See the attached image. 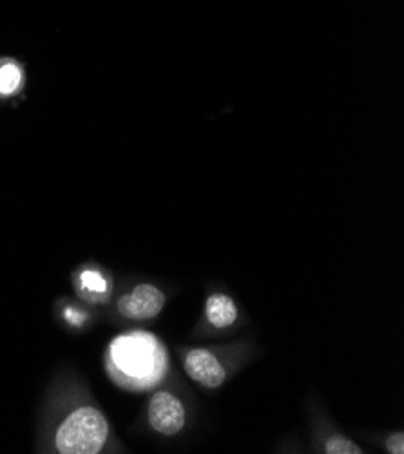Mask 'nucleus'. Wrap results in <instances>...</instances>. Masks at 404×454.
<instances>
[{"label":"nucleus","instance_id":"1","mask_svg":"<svg viewBox=\"0 0 404 454\" xmlns=\"http://www.w3.org/2000/svg\"><path fill=\"white\" fill-rule=\"evenodd\" d=\"M106 368L122 389L147 391L156 387L167 373V351L153 333H123L109 344Z\"/></svg>","mask_w":404,"mask_h":454},{"label":"nucleus","instance_id":"2","mask_svg":"<svg viewBox=\"0 0 404 454\" xmlns=\"http://www.w3.org/2000/svg\"><path fill=\"white\" fill-rule=\"evenodd\" d=\"M109 422L99 407L91 403L75 405L60 419L53 447L60 454H97L109 442Z\"/></svg>","mask_w":404,"mask_h":454},{"label":"nucleus","instance_id":"3","mask_svg":"<svg viewBox=\"0 0 404 454\" xmlns=\"http://www.w3.org/2000/svg\"><path fill=\"white\" fill-rule=\"evenodd\" d=\"M149 424L165 436L179 433L186 426V410L182 402L167 391L156 393L149 402Z\"/></svg>","mask_w":404,"mask_h":454},{"label":"nucleus","instance_id":"4","mask_svg":"<svg viewBox=\"0 0 404 454\" xmlns=\"http://www.w3.org/2000/svg\"><path fill=\"white\" fill-rule=\"evenodd\" d=\"M165 304V295L151 285H140L118 301V313L131 321H147L156 317Z\"/></svg>","mask_w":404,"mask_h":454},{"label":"nucleus","instance_id":"5","mask_svg":"<svg viewBox=\"0 0 404 454\" xmlns=\"http://www.w3.org/2000/svg\"><path fill=\"white\" fill-rule=\"evenodd\" d=\"M186 372L198 384L214 389L226 382V370L207 349H193L186 356Z\"/></svg>","mask_w":404,"mask_h":454},{"label":"nucleus","instance_id":"6","mask_svg":"<svg viewBox=\"0 0 404 454\" xmlns=\"http://www.w3.org/2000/svg\"><path fill=\"white\" fill-rule=\"evenodd\" d=\"M73 283L76 286L78 295L87 302L102 304L111 297V281L97 266L82 268L75 276Z\"/></svg>","mask_w":404,"mask_h":454},{"label":"nucleus","instance_id":"7","mask_svg":"<svg viewBox=\"0 0 404 454\" xmlns=\"http://www.w3.org/2000/svg\"><path fill=\"white\" fill-rule=\"evenodd\" d=\"M26 83V73L19 60L0 59V100L15 98Z\"/></svg>","mask_w":404,"mask_h":454},{"label":"nucleus","instance_id":"8","mask_svg":"<svg viewBox=\"0 0 404 454\" xmlns=\"http://www.w3.org/2000/svg\"><path fill=\"white\" fill-rule=\"evenodd\" d=\"M205 311H207V319L216 328L233 326L238 317V308L234 301L229 295H223V294L210 295L205 304Z\"/></svg>","mask_w":404,"mask_h":454},{"label":"nucleus","instance_id":"9","mask_svg":"<svg viewBox=\"0 0 404 454\" xmlns=\"http://www.w3.org/2000/svg\"><path fill=\"white\" fill-rule=\"evenodd\" d=\"M325 452H329V454H361L363 450H361V447L343 436H334L327 442Z\"/></svg>","mask_w":404,"mask_h":454},{"label":"nucleus","instance_id":"10","mask_svg":"<svg viewBox=\"0 0 404 454\" xmlns=\"http://www.w3.org/2000/svg\"><path fill=\"white\" fill-rule=\"evenodd\" d=\"M64 319H66L69 325H73V326H82V325L89 319V317H87L85 311L69 306V308H66V311H64Z\"/></svg>","mask_w":404,"mask_h":454},{"label":"nucleus","instance_id":"11","mask_svg":"<svg viewBox=\"0 0 404 454\" xmlns=\"http://www.w3.org/2000/svg\"><path fill=\"white\" fill-rule=\"evenodd\" d=\"M388 450L392 454H402L404 452V434L402 433H397V434H392L390 440H388Z\"/></svg>","mask_w":404,"mask_h":454}]
</instances>
